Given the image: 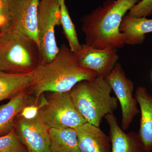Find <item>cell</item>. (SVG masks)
I'll use <instances>...</instances> for the list:
<instances>
[{"mask_svg":"<svg viewBox=\"0 0 152 152\" xmlns=\"http://www.w3.org/2000/svg\"><path fill=\"white\" fill-rule=\"evenodd\" d=\"M33 80L28 90L36 102L47 92H67L79 82L97 77L93 71L81 67L75 53L62 44L51 61L41 63L32 72Z\"/></svg>","mask_w":152,"mask_h":152,"instance_id":"obj_1","label":"cell"},{"mask_svg":"<svg viewBox=\"0 0 152 152\" xmlns=\"http://www.w3.org/2000/svg\"><path fill=\"white\" fill-rule=\"evenodd\" d=\"M140 0H107L81 19L87 45L98 49H116L126 45L120 28L125 14Z\"/></svg>","mask_w":152,"mask_h":152,"instance_id":"obj_2","label":"cell"},{"mask_svg":"<svg viewBox=\"0 0 152 152\" xmlns=\"http://www.w3.org/2000/svg\"><path fill=\"white\" fill-rule=\"evenodd\" d=\"M104 78L96 77L79 82L69 91L73 102L87 123L100 126L103 119L118 107L116 97Z\"/></svg>","mask_w":152,"mask_h":152,"instance_id":"obj_3","label":"cell"},{"mask_svg":"<svg viewBox=\"0 0 152 152\" xmlns=\"http://www.w3.org/2000/svg\"><path fill=\"white\" fill-rule=\"evenodd\" d=\"M42 62L37 43L32 39L12 30L0 35V69L16 74L31 73Z\"/></svg>","mask_w":152,"mask_h":152,"instance_id":"obj_4","label":"cell"},{"mask_svg":"<svg viewBox=\"0 0 152 152\" xmlns=\"http://www.w3.org/2000/svg\"><path fill=\"white\" fill-rule=\"evenodd\" d=\"M39 100V115L49 128L76 129L87 123L75 106L69 92H47Z\"/></svg>","mask_w":152,"mask_h":152,"instance_id":"obj_5","label":"cell"},{"mask_svg":"<svg viewBox=\"0 0 152 152\" xmlns=\"http://www.w3.org/2000/svg\"><path fill=\"white\" fill-rule=\"evenodd\" d=\"M61 25V5L58 0H40L37 26L41 63H48L59 51L55 37V28Z\"/></svg>","mask_w":152,"mask_h":152,"instance_id":"obj_6","label":"cell"},{"mask_svg":"<svg viewBox=\"0 0 152 152\" xmlns=\"http://www.w3.org/2000/svg\"><path fill=\"white\" fill-rule=\"evenodd\" d=\"M119 102L121 110V127L127 130L135 117L139 113L138 103L134 95V84L126 76L119 64L104 77Z\"/></svg>","mask_w":152,"mask_h":152,"instance_id":"obj_7","label":"cell"},{"mask_svg":"<svg viewBox=\"0 0 152 152\" xmlns=\"http://www.w3.org/2000/svg\"><path fill=\"white\" fill-rule=\"evenodd\" d=\"M10 20L11 30L24 34L39 46L37 18L40 0H4Z\"/></svg>","mask_w":152,"mask_h":152,"instance_id":"obj_8","label":"cell"},{"mask_svg":"<svg viewBox=\"0 0 152 152\" xmlns=\"http://www.w3.org/2000/svg\"><path fill=\"white\" fill-rule=\"evenodd\" d=\"M14 127L27 148L28 152H52L50 148V128L39 115L27 119L19 115Z\"/></svg>","mask_w":152,"mask_h":152,"instance_id":"obj_9","label":"cell"},{"mask_svg":"<svg viewBox=\"0 0 152 152\" xmlns=\"http://www.w3.org/2000/svg\"><path fill=\"white\" fill-rule=\"evenodd\" d=\"M79 65L94 72L97 77L104 78L115 67L119 58L115 49H98L86 44L82 45L75 53Z\"/></svg>","mask_w":152,"mask_h":152,"instance_id":"obj_10","label":"cell"},{"mask_svg":"<svg viewBox=\"0 0 152 152\" xmlns=\"http://www.w3.org/2000/svg\"><path fill=\"white\" fill-rule=\"evenodd\" d=\"M104 118L110 128V152H146L138 133L125 132L113 113L108 114Z\"/></svg>","mask_w":152,"mask_h":152,"instance_id":"obj_11","label":"cell"},{"mask_svg":"<svg viewBox=\"0 0 152 152\" xmlns=\"http://www.w3.org/2000/svg\"><path fill=\"white\" fill-rule=\"evenodd\" d=\"M81 152H110V137L97 126L86 123L75 129Z\"/></svg>","mask_w":152,"mask_h":152,"instance_id":"obj_12","label":"cell"},{"mask_svg":"<svg viewBox=\"0 0 152 152\" xmlns=\"http://www.w3.org/2000/svg\"><path fill=\"white\" fill-rule=\"evenodd\" d=\"M141 113L138 134L146 152H152V95L146 88L139 86L134 95Z\"/></svg>","mask_w":152,"mask_h":152,"instance_id":"obj_13","label":"cell"},{"mask_svg":"<svg viewBox=\"0 0 152 152\" xmlns=\"http://www.w3.org/2000/svg\"><path fill=\"white\" fill-rule=\"evenodd\" d=\"M120 30L124 35L126 44H142L145 41V34L152 33V19L126 15L123 18Z\"/></svg>","mask_w":152,"mask_h":152,"instance_id":"obj_14","label":"cell"},{"mask_svg":"<svg viewBox=\"0 0 152 152\" xmlns=\"http://www.w3.org/2000/svg\"><path fill=\"white\" fill-rule=\"evenodd\" d=\"M28 90L21 92L8 102L0 106V136L7 134L14 128L16 118L29 100Z\"/></svg>","mask_w":152,"mask_h":152,"instance_id":"obj_15","label":"cell"},{"mask_svg":"<svg viewBox=\"0 0 152 152\" xmlns=\"http://www.w3.org/2000/svg\"><path fill=\"white\" fill-rule=\"evenodd\" d=\"M32 80V72L12 74L0 69V102L11 99L21 92L28 89Z\"/></svg>","mask_w":152,"mask_h":152,"instance_id":"obj_16","label":"cell"},{"mask_svg":"<svg viewBox=\"0 0 152 152\" xmlns=\"http://www.w3.org/2000/svg\"><path fill=\"white\" fill-rule=\"evenodd\" d=\"M52 152H81L75 129H50Z\"/></svg>","mask_w":152,"mask_h":152,"instance_id":"obj_17","label":"cell"},{"mask_svg":"<svg viewBox=\"0 0 152 152\" xmlns=\"http://www.w3.org/2000/svg\"><path fill=\"white\" fill-rule=\"evenodd\" d=\"M61 25L64 34L69 42L70 49L74 53L79 51L82 48L79 42L75 26L70 16L65 3L61 5Z\"/></svg>","mask_w":152,"mask_h":152,"instance_id":"obj_18","label":"cell"},{"mask_svg":"<svg viewBox=\"0 0 152 152\" xmlns=\"http://www.w3.org/2000/svg\"><path fill=\"white\" fill-rule=\"evenodd\" d=\"M0 152H28L15 128L7 134L0 136Z\"/></svg>","mask_w":152,"mask_h":152,"instance_id":"obj_19","label":"cell"},{"mask_svg":"<svg viewBox=\"0 0 152 152\" xmlns=\"http://www.w3.org/2000/svg\"><path fill=\"white\" fill-rule=\"evenodd\" d=\"M152 15V0H141L129 11L128 15L136 18L146 17Z\"/></svg>","mask_w":152,"mask_h":152,"instance_id":"obj_20","label":"cell"},{"mask_svg":"<svg viewBox=\"0 0 152 152\" xmlns=\"http://www.w3.org/2000/svg\"><path fill=\"white\" fill-rule=\"evenodd\" d=\"M10 28V20L5 2L0 0V33L5 32Z\"/></svg>","mask_w":152,"mask_h":152,"instance_id":"obj_21","label":"cell"},{"mask_svg":"<svg viewBox=\"0 0 152 152\" xmlns=\"http://www.w3.org/2000/svg\"><path fill=\"white\" fill-rule=\"evenodd\" d=\"M39 102H36L35 100L29 99L27 104L22 109L19 115L27 119H31L35 118L39 115Z\"/></svg>","mask_w":152,"mask_h":152,"instance_id":"obj_22","label":"cell"},{"mask_svg":"<svg viewBox=\"0 0 152 152\" xmlns=\"http://www.w3.org/2000/svg\"><path fill=\"white\" fill-rule=\"evenodd\" d=\"M59 4H60V5L64 3H65V0H58Z\"/></svg>","mask_w":152,"mask_h":152,"instance_id":"obj_23","label":"cell"},{"mask_svg":"<svg viewBox=\"0 0 152 152\" xmlns=\"http://www.w3.org/2000/svg\"><path fill=\"white\" fill-rule=\"evenodd\" d=\"M151 77H152V72Z\"/></svg>","mask_w":152,"mask_h":152,"instance_id":"obj_24","label":"cell"},{"mask_svg":"<svg viewBox=\"0 0 152 152\" xmlns=\"http://www.w3.org/2000/svg\"><path fill=\"white\" fill-rule=\"evenodd\" d=\"M1 33H0V35H1Z\"/></svg>","mask_w":152,"mask_h":152,"instance_id":"obj_25","label":"cell"}]
</instances>
